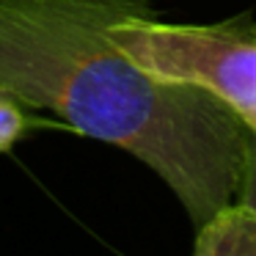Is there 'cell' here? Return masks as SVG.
Returning a JSON list of instances; mask_svg holds the SVG:
<instances>
[{
  "label": "cell",
  "mask_w": 256,
  "mask_h": 256,
  "mask_svg": "<svg viewBox=\"0 0 256 256\" xmlns=\"http://www.w3.org/2000/svg\"><path fill=\"white\" fill-rule=\"evenodd\" d=\"M193 256H256V210L242 201L218 210L198 226Z\"/></svg>",
  "instance_id": "3"
},
{
  "label": "cell",
  "mask_w": 256,
  "mask_h": 256,
  "mask_svg": "<svg viewBox=\"0 0 256 256\" xmlns=\"http://www.w3.org/2000/svg\"><path fill=\"white\" fill-rule=\"evenodd\" d=\"M149 12L152 0H0V91L130 152L201 226L237 201L248 127L206 88L122 50L113 25Z\"/></svg>",
  "instance_id": "1"
},
{
  "label": "cell",
  "mask_w": 256,
  "mask_h": 256,
  "mask_svg": "<svg viewBox=\"0 0 256 256\" xmlns=\"http://www.w3.org/2000/svg\"><path fill=\"white\" fill-rule=\"evenodd\" d=\"M113 39L157 78L215 94L256 135V28L160 22L149 12L118 20Z\"/></svg>",
  "instance_id": "2"
},
{
  "label": "cell",
  "mask_w": 256,
  "mask_h": 256,
  "mask_svg": "<svg viewBox=\"0 0 256 256\" xmlns=\"http://www.w3.org/2000/svg\"><path fill=\"white\" fill-rule=\"evenodd\" d=\"M28 110L30 108H25L22 102L0 91V154L12 152L36 124H42L34 116H28Z\"/></svg>",
  "instance_id": "4"
},
{
  "label": "cell",
  "mask_w": 256,
  "mask_h": 256,
  "mask_svg": "<svg viewBox=\"0 0 256 256\" xmlns=\"http://www.w3.org/2000/svg\"><path fill=\"white\" fill-rule=\"evenodd\" d=\"M237 201L256 210V135L250 132H248V144H245V162H242V179H240Z\"/></svg>",
  "instance_id": "5"
}]
</instances>
